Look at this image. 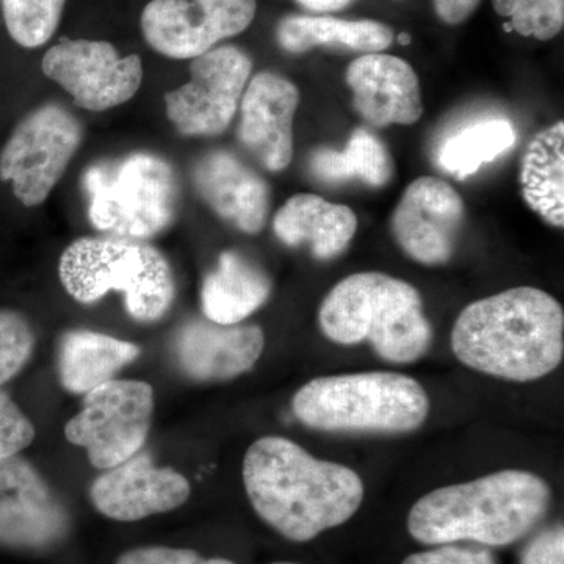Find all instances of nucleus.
<instances>
[{
    "mask_svg": "<svg viewBox=\"0 0 564 564\" xmlns=\"http://www.w3.org/2000/svg\"><path fill=\"white\" fill-rule=\"evenodd\" d=\"M243 485L256 513L285 540L306 543L345 524L361 507V477L299 444L265 436L248 448Z\"/></svg>",
    "mask_w": 564,
    "mask_h": 564,
    "instance_id": "1",
    "label": "nucleus"
},
{
    "mask_svg": "<svg viewBox=\"0 0 564 564\" xmlns=\"http://www.w3.org/2000/svg\"><path fill=\"white\" fill-rule=\"evenodd\" d=\"M452 348L477 372L518 383L540 380L563 361V306L536 288L478 300L456 318Z\"/></svg>",
    "mask_w": 564,
    "mask_h": 564,
    "instance_id": "2",
    "label": "nucleus"
},
{
    "mask_svg": "<svg viewBox=\"0 0 564 564\" xmlns=\"http://www.w3.org/2000/svg\"><path fill=\"white\" fill-rule=\"evenodd\" d=\"M551 507V488L525 470H500L434 489L415 502L408 532L422 544L474 541L502 547L527 536Z\"/></svg>",
    "mask_w": 564,
    "mask_h": 564,
    "instance_id": "3",
    "label": "nucleus"
},
{
    "mask_svg": "<svg viewBox=\"0 0 564 564\" xmlns=\"http://www.w3.org/2000/svg\"><path fill=\"white\" fill-rule=\"evenodd\" d=\"M318 323L333 343L372 344L380 358L393 364L419 361L433 340L421 293L386 273H355L334 285Z\"/></svg>",
    "mask_w": 564,
    "mask_h": 564,
    "instance_id": "4",
    "label": "nucleus"
},
{
    "mask_svg": "<svg viewBox=\"0 0 564 564\" xmlns=\"http://www.w3.org/2000/svg\"><path fill=\"white\" fill-rule=\"evenodd\" d=\"M307 429L326 433L402 434L422 426L430 399L414 378L366 372L315 378L292 400Z\"/></svg>",
    "mask_w": 564,
    "mask_h": 564,
    "instance_id": "5",
    "label": "nucleus"
},
{
    "mask_svg": "<svg viewBox=\"0 0 564 564\" xmlns=\"http://www.w3.org/2000/svg\"><path fill=\"white\" fill-rule=\"evenodd\" d=\"M58 274L79 303H96L111 291L124 293L126 310L141 323L161 321L176 295L165 256L140 240L84 237L63 251Z\"/></svg>",
    "mask_w": 564,
    "mask_h": 564,
    "instance_id": "6",
    "label": "nucleus"
},
{
    "mask_svg": "<svg viewBox=\"0 0 564 564\" xmlns=\"http://www.w3.org/2000/svg\"><path fill=\"white\" fill-rule=\"evenodd\" d=\"M82 188L91 225L120 239H151L176 217V173L165 159L151 152H132L88 166Z\"/></svg>",
    "mask_w": 564,
    "mask_h": 564,
    "instance_id": "7",
    "label": "nucleus"
},
{
    "mask_svg": "<svg viewBox=\"0 0 564 564\" xmlns=\"http://www.w3.org/2000/svg\"><path fill=\"white\" fill-rule=\"evenodd\" d=\"M152 414L151 384L115 378L85 393L80 413L66 423L65 436L87 451L93 467L109 470L143 451Z\"/></svg>",
    "mask_w": 564,
    "mask_h": 564,
    "instance_id": "8",
    "label": "nucleus"
},
{
    "mask_svg": "<svg viewBox=\"0 0 564 564\" xmlns=\"http://www.w3.org/2000/svg\"><path fill=\"white\" fill-rule=\"evenodd\" d=\"M80 121L58 104L24 118L0 151V181L25 207L46 202L82 143Z\"/></svg>",
    "mask_w": 564,
    "mask_h": 564,
    "instance_id": "9",
    "label": "nucleus"
},
{
    "mask_svg": "<svg viewBox=\"0 0 564 564\" xmlns=\"http://www.w3.org/2000/svg\"><path fill=\"white\" fill-rule=\"evenodd\" d=\"M252 69L239 47L221 46L193 58L191 80L165 96L166 115L187 137L220 135L231 124Z\"/></svg>",
    "mask_w": 564,
    "mask_h": 564,
    "instance_id": "10",
    "label": "nucleus"
},
{
    "mask_svg": "<svg viewBox=\"0 0 564 564\" xmlns=\"http://www.w3.org/2000/svg\"><path fill=\"white\" fill-rule=\"evenodd\" d=\"M256 7V0H151L141 14V31L159 54L193 61L247 31Z\"/></svg>",
    "mask_w": 564,
    "mask_h": 564,
    "instance_id": "11",
    "label": "nucleus"
},
{
    "mask_svg": "<svg viewBox=\"0 0 564 564\" xmlns=\"http://www.w3.org/2000/svg\"><path fill=\"white\" fill-rule=\"evenodd\" d=\"M41 68L77 106L91 111L131 101L143 80L139 55L121 57L107 41L62 40L44 54Z\"/></svg>",
    "mask_w": 564,
    "mask_h": 564,
    "instance_id": "12",
    "label": "nucleus"
},
{
    "mask_svg": "<svg viewBox=\"0 0 564 564\" xmlns=\"http://www.w3.org/2000/svg\"><path fill=\"white\" fill-rule=\"evenodd\" d=\"M69 514L24 456L0 459V545L47 551L65 540Z\"/></svg>",
    "mask_w": 564,
    "mask_h": 564,
    "instance_id": "13",
    "label": "nucleus"
},
{
    "mask_svg": "<svg viewBox=\"0 0 564 564\" xmlns=\"http://www.w3.org/2000/svg\"><path fill=\"white\" fill-rule=\"evenodd\" d=\"M463 220L458 192L440 177L423 176L404 191L392 215V232L415 262L444 265L454 256Z\"/></svg>",
    "mask_w": 564,
    "mask_h": 564,
    "instance_id": "14",
    "label": "nucleus"
},
{
    "mask_svg": "<svg viewBox=\"0 0 564 564\" xmlns=\"http://www.w3.org/2000/svg\"><path fill=\"white\" fill-rule=\"evenodd\" d=\"M191 484L170 467H158L148 454H137L111 467L90 486L93 507L118 522H135L169 513L187 502Z\"/></svg>",
    "mask_w": 564,
    "mask_h": 564,
    "instance_id": "15",
    "label": "nucleus"
},
{
    "mask_svg": "<svg viewBox=\"0 0 564 564\" xmlns=\"http://www.w3.org/2000/svg\"><path fill=\"white\" fill-rule=\"evenodd\" d=\"M299 104L296 85L269 70L256 74L245 88L239 140L269 172H282L291 165Z\"/></svg>",
    "mask_w": 564,
    "mask_h": 564,
    "instance_id": "16",
    "label": "nucleus"
},
{
    "mask_svg": "<svg viewBox=\"0 0 564 564\" xmlns=\"http://www.w3.org/2000/svg\"><path fill=\"white\" fill-rule=\"evenodd\" d=\"M265 347L258 325H220L210 321L185 323L174 339L182 372L202 383L228 381L256 366Z\"/></svg>",
    "mask_w": 564,
    "mask_h": 564,
    "instance_id": "17",
    "label": "nucleus"
},
{
    "mask_svg": "<svg viewBox=\"0 0 564 564\" xmlns=\"http://www.w3.org/2000/svg\"><path fill=\"white\" fill-rule=\"evenodd\" d=\"M352 104L375 128L411 126L423 113L421 84L410 63L393 55L364 54L348 66Z\"/></svg>",
    "mask_w": 564,
    "mask_h": 564,
    "instance_id": "18",
    "label": "nucleus"
},
{
    "mask_svg": "<svg viewBox=\"0 0 564 564\" xmlns=\"http://www.w3.org/2000/svg\"><path fill=\"white\" fill-rule=\"evenodd\" d=\"M193 180L204 202L223 220L247 234L262 231L270 210L269 185L231 152L204 155Z\"/></svg>",
    "mask_w": 564,
    "mask_h": 564,
    "instance_id": "19",
    "label": "nucleus"
},
{
    "mask_svg": "<svg viewBox=\"0 0 564 564\" xmlns=\"http://www.w3.org/2000/svg\"><path fill=\"white\" fill-rule=\"evenodd\" d=\"M358 229L350 207L326 202L322 196L300 193L276 212L273 231L288 247L311 245L321 261H329L347 250Z\"/></svg>",
    "mask_w": 564,
    "mask_h": 564,
    "instance_id": "20",
    "label": "nucleus"
},
{
    "mask_svg": "<svg viewBox=\"0 0 564 564\" xmlns=\"http://www.w3.org/2000/svg\"><path fill=\"white\" fill-rule=\"evenodd\" d=\"M272 293V281L261 267L239 252L225 251L217 267L204 278V317L220 325H236L263 306Z\"/></svg>",
    "mask_w": 564,
    "mask_h": 564,
    "instance_id": "21",
    "label": "nucleus"
},
{
    "mask_svg": "<svg viewBox=\"0 0 564 564\" xmlns=\"http://www.w3.org/2000/svg\"><path fill=\"white\" fill-rule=\"evenodd\" d=\"M139 345L109 334L76 329L63 334L58 347V378L66 391L87 393L107 381L140 356Z\"/></svg>",
    "mask_w": 564,
    "mask_h": 564,
    "instance_id": "22",
    "label": "nucleus"
},
{
    "mask_svg": "<svg viewBox=\"0 0 564 564\" xmlns=\"http://www.w3.org/2000/svg\"><path fill=\"white\" fill-rule=\"evenodd\" d=\"M278 43L292 54H303L318 46L340 47L362 54L388 50L393 32L381 22L362 20L345 21L329 17L284 18L278 24Z\"/></svg>",
    "mask_w": 564,
    "mask_h": 564,
    "instance_id": "23",
    "label": "nucleus"
},
{
    "mask_svg": "<svg viewBox=\"0 0 564 564\" xmlns=\"http://www.w3.org/2000/svg\"><path fill=\"white\" fill-rule=\"evenodd\" d=\"M522 193L530 209L554 228L564 226V122L538 132L522 158Z\"/></svg>",
    "mask_w": 564,
    "mask_h": 564,
    "instance_id": "24",
    "label": "nucleus"
},
{
    "mask_svg": "<svg viewBox=\"0 0 564 564\" xmlns=\"http://www.w3.org/2000/svg\"><path fill=\"white\" fill-rule=\"evenodd\" d=\"M310 170L315 180L325 184L361 181L370 187H383L392 180L393 162L383 141L366 129H356L344 151H314Z\"/></svg>",
    "mask_w": 564,
    "mask_h": 564,
    "instance_id": "25",
    "label": "nucleus"
},
{
    "mask_svg": "<svg viewBox=\"0 0 564 564\" xmlns=\"http://www.w3.org/2000/svg\"><path fill=\"white\" fill-rule=\"evenodd\" d=\"M516 143L514 126L507 118L488 117L463 126L437 150V165L456 180H466L486 163L510 151Z\"/></svg>",
    "mask_w": 564,
    "mask_h": 564,
    "instance_id": "26",
    "label": "nucleus"
},
{
    "mask_svg": "<svg viewBox=\"0 0 564 564\" xmlns=\"http://www.w3.org/2000/svg\"><path fill=\"white\" fill-rule=\"evenodd\" d=\"M66 0H2L11 39L22 47L43 46L57 31Z\"/></svg>",
    "mask_w": 564,
    "mask_h": 564,
    "instance_id": "27",
    "label": "nucleus"
},
{
    "mask_svg": "<svg viewBox=\"0 0 564 564\" xmlns=\"http://www.w3.org/2000/svg\"><path fill=\"white\" fill-rule=\"evenodd\" d=\"M492 6L500 17L510 18L519 35L549 41L563 31L564 0H492Z\"/></svg>",
    "mask_w": 564,
    "mask_h": 564,
    "instance_id": "28",
    "label": "nucleus"
},
{
    "mask_svg": "<svg viewBox=\"0 0 564 564\" xmlns=\"http://www.w3.org/2000/svg\"><path fill=\"white\" fill-rule=\"evenodd\" d=\"M35 348V334L28 318L17 311L0 310V386L24 369Z\"/></svg>",
    "mask_w": 564,
    "mask_h": 564,
    "instance_id": "29",
    "label": "nucleus"
},
{
    "mask_svg": "<svg viewBox=\"0 0 564 564\" xmlns=\"http://www.w3.org/2000/svg\"><path fill=\"white\" fill-rule=\"evenodd\" d=\"M35 440V426L10 393L0 389V459L20 455Z\"/></svg>",
    "mask_w": 564,
    "mask_h": 564,
    "instance_id": "30",
    "label": "nucleus"
},
{
    "mask_svg": "<svg viewBox=\"0 0 564 564\" xmlns=\"http://www.w3.org/2000/svg\"><path fill=\"white\" fill-rule=\"evenodd\" d=\"M115 564H236L226 558H204L191 549L144 545L120 555Z\"/></svg>",
    "mask_w": 564,
    "mask_h": 564,
    "instance_id": "31",
    "label": "nucleus"
},
{
    "mask_svg": "<svg viewBox=\"0 0 564 564\" xmlns=\"http://www.w3.org/2000/svg\"><path fill=\"white\" fill-rule=\"evenodd\" d=\"M402 564H497L491 552L485 549L462 547L455 544H441L434 551L406 556Z\"/></svg>",
    "mask_w": 564,
    "mask_h": 564,
    "instance_id": "32",
    "label": "nucleus"
},
{
    "mask_svg": "<svg viewBox=\"0 0 564 564\" xmlns=\"http://www.w3.org/2000/svg\"><path fill=\"white\" fill-rule=\"evenodd\" d=\"M521 564H564V530L555 525L544 530L527 545Z\"/></svg>",
    "mask_w": 564,
    "mask_h": 564,
    "instance_id": "33",
    "label": "nucleus"
},
{
    "mask_svg": "<svg viewBox=\"0 0 564 564\" xmlns=\"http://www.w3.org/2000/svg\"><path fill=\"white\" fill-rule=\"evenodd\" d=\"M481 0H434L437 17L445 24H462L477 9Z\"/></svg>",
    "mask_w": 564,
    "mask_h": 564,
    "instance_id": "34",
    "label": "nucleus"
},
{
    "mask_svg": "<svg viewBox=\"0 0 564 564\" xmlns=\"http://www.w3.org/2000/svg\"><path fill=\"white\" fill-rule=\"evenodd\" d=\"M300 6L311 11H337L345 9L351 0H296Z\"/></svg>",
    "mask_w": 564,
    "mask_h": 564,
    "instance_id": "35",
    "label": "nucleus"
},
{
    "mask_svg": "<svg viewBox=\"0 0 564 564\" xmlns=\"http://www.w3.org/2000/svg\"><path fill=\"white\" fill-rule=\"evenodd\" d=\"M399 40L402 41L403 44L410 43V36L404 35V33L400 35Z\"/></svg>",
    "mask_w": 564,
    "mask_h": 564,
    "instance_id": "36",
    "label": "nucleus"
},
{
    "mask_svg": "<svg viewBox=\"0 0 564 564\" xmlns=\"http://www.w3.org/2000/svg\"><path fill=\"white\" fill-rule=\"evenodd\" d=\"M270 564H300V563H292V562H276V563H270Z\"/></svg>",
    "mask_w": 564,
    "mask_h": 564,
    "instance_id": "37",
    "label": "nucleus"
}]
</instances>
